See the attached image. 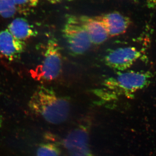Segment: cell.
Returning a JSON list of instances; mask_svg holds the SVG:
<instances>
[{
	"label": "cell",
	"mask_w": 156,
	"mask_h": 156,
	"mask_svg": "<svg viewBox=\"0 0 156 156\" xmlns=\"http://www.w3.org/2000/svg\"><path fill=\"white\" fill-rule=\"evenodd\" d=\"M31 111L53 125L65 122L69 117V100L48 87H41L35 91L29 102Z\"/></svg>",
	"instance_id": "1"
},
{
	"label": "cell",
	"mask_w": 156,
	"mask_h": 156,
	"mask_svg": "<svg viewBox=\"0 0 156 156\" xmlns=\"http://www.w3.org/2000/svg\"><path fill=\"white\" fill-rule=\"evenodd\" d=\"M152 77L149 72L122 71L118 73L115 77L108 79L105 84L115 93L132 96L135 92L148 86Z\"/></svg>",
	"instance_id": "2"
},
{
	"label": "cell",
	"mask_w": 156,
	"mask_h": 156,
	"mask_svg": "<svg viewBox=\"0 0 156 156\" xmlns=\"http://www.w3.org/2000/svg\"><path fill=\"white\" fill-rule=\"evenodd\" d=\"M62 33L69 50L73 55L78 56L84 54L92 44L87 30L80 17H69Z\"/></svg>",
	"instance_id": "3"
},
{
	"label": "cell",
	"mask_w": 156,
	"mask_h": 156,
	"mask_svg": "<svg viewBox=\"0 0 156 156\" xmlns=\"http://www.w3.org/2000/svg\"><path fill=\"white\" fill-rule=\"evenodd\" d=\"M62 57L59 45L55 40L48 42L42 63L34 73L38 80L50 81L58 77L62 69Z\"/></svg>",
	"instance_id": "4"
},
{
	"label": "cell",
	"mask_w": 156,
	"mask_h": 156,
	"mask_svg": "<svg viewBox=\"0 0 156 156\" xmlns=\"http://www.w3.org/2000/svg\"><path fill=\"white\" fill-rule=\"evenodd\" d=\"M66 156H93L89 140V127L81 124L70 131L62 140Z\"/></svg>",
	"instance_id": "5"
},
{
	"label": "cell",
	"mask_w": 156,
	"mask_h": 156,
	"mask_svg": "<svg viewBox=\"0 0 156 156\" xmlns=\"http://www.w3.org/2000/svg\"><path fill=\"white\" fill-rule=\"evenodd\" d=\"M141 56V52L135 47H124L108 53L105 61L109 67L122 72L131 67Z\"/></svg>",
	"instance_id": "6"
},
{
	"label": "cell",
	"mask_w": 156,
	"mask_h": 156,
	"mask_svg": "<svg viewBox=\"0 0 156 156\" xmlns=\"http://www.w3.org/2000/svg\"><path fill=\"white\" fill-rule=\"evenodd\" d=\"M24 41L18 40L7 29L0 31V53L9 60L21 56L25 48Z\"/></svg>",
	"instance_id": "7"
},
{
	"label": "cell",
	"mask_w": 156,
	"mask_h": 156,
	"mask_svg": "<svg viewBox=\"0 0 156 156\" xmlns=\"http://www.w3.org/2000/svg\"><path fill=\"white\" fill-rule=\"evenodd\" d=\"M80 18L87 30L92 44H101L107 40L109 35L100 17H92L83 16Z\"/></svg>",
	"instance_id": "8"
},
{
	"label": "cell",
	"mask_w": 156,
	"mask_h": 156,
	"mask_svg": "<svg viewBox=\"0 0 156 156\" xmlns=\"http://www.w3.org/2000/svg\"><path fill=\"white\" fill-rule=\"evenodd\" d=\"M100 17L110 36L115 37L122 34L126 32L130 25L129 18L119 12H111Z\"/></svg>",
	"instance_id": "9"
},
{
	"label": "cell",
	"mask_w": 156,
	"mask_h": 156,
	"mask_svg": "<svg viewBox=\"0 0 156 156\" xmlns=\"http://www.w3.org/2000/svg\"><path fill=\"white\" fill-rule=\"evenodd\" d=\"M8 30L16 38L23 41L36 35L28 21L21 17L14 19L9 24Z\"/></svg>",
	"instance_id": "10"
},
{
	"label": "cell",
	"mask_w": 156,
	"mask_h": 156,
	"mask_svg": "<svg viewBox=\"0 0 156 156\" xmlns=\"http://www.w3.org/2000/svg\"><path fill=\"white\" fill-rule=\"evenodd\" d=\"M61 151L56 141L48 139L39 145L37 149L36 156H60Z\"/></svg>",
	"instance_id": "11"
},
{
	"label": "cell",
	"mask_w": 156,
	"mask_h": 156,
	"mask_svg": "<svg viewBox=\"0 0 156 156\" xmlns=\"http://www.w3.org/2000/svg\"><path fill=\"white\" fill-rule=\"evenodd\" d=\"M17 12L14 0H0V16L4 18L14 17Z\"/></svg>",
	"instance_id": "12"
},
{
	"label": "cell",
	"mask_w": 156,
	"mask_h": 156,
	"mask_svg": "<svg viewBox=\"0 0 156 156\" xmlns=\"http://www.w3.org/2000/svg\"><path fill=\"white\" fill-rule=\"evenodd\" d=\"M40 0H14L17 12L28 14L38 5Z\"/></svg>",
	"instance_id": "13"
},
{
	"label": "cell",
	"mask_w": 156,
	"mask_h": 156,
	"mask_svg": "<svg viewBox=\"0 0 156 156\" xmlns=\"http://www.w3.org/2000/svg\"><path fill=\"white\" fill-rule=\"evenodd\" d=\"M148 6L152 9H156V0H146Z\"/></svg>",
	"instance_id": "14"
},
{
	"label": "cell",
	"mask_w": 156,
	"mask_h": 156,
	"mask_svg": "<svg viewBox=\"0 0 156 156\" xmlns=\"http://www.w3.org/2000/svg\"><path fill=\"white\" fill-rule=\"evenodd\" d=\"M48 2L52 3V4H57V3H60L64 1H67V0H48Z\"/></svg>",
	"instance_id": "15"
},
{
	"label": "cell",
	"mask_w": 156,
	"mask_h": 156,
	"mask_svg": "<svg viewBox=\"0 0 156 156\" xmlns=\"http://www.w3.org/2000/svg\"><path fill=\"white\" fill-rule=\"evenodd\" d=\"M1 118H0V125H1Z\"/></svg>",
	"instance_id": "16"
}]
</instances>
